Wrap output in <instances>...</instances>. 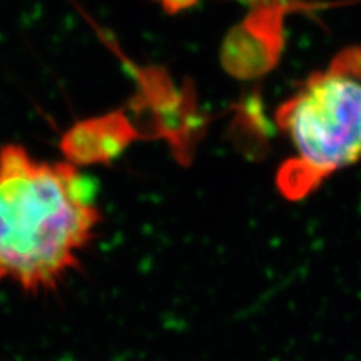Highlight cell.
<instances>
[{
  "label": "cell",
  "mask_w": 361,
  "mask_h": 361,
  "mask_svg": "<svg viewBox=\"0 0 361 361\" xmlns=\"http://www.w3.org/2000/svg\"><path fill=\"white\" fill-rule=\"evenodd\" d=\"M101 223L94 188L71 162L0 149V281L51 291L80 264Z\"/></svg>",
  "instance_id": "6da1fadb"
},
{
  "label": "cell",
  "mask_w": 361,
  "mask_h": 361,
  "mask_svg": "<svg viewBox=\"0 0 361 361\" xmlns=\"http://www.w3.org/2000/svg\"><path fill=\"white\" fill-rule=\"evenodd\" d=\"M276 121L296 151L279 171L278 186L301 200L361 159V79L341 67L316 72L279 106Z\"/></svg>",
  "instance_id": "7a4b0ae2"
},
{
  "label": "cell",
  "mask_w": 361,
  "mask_h": 361,
  "mask_svg": "<svg viewBox=\"0 0 361 361\" xmlns=\"http://www.w3.org/2000/svg\"><path fill=\"white\" fill-rule=\"evenodd\" d=\"M134 130L119 112L80 121L64 134L61 151L74 166L101 164L114 159L133 141Z\"/></svg>",
  "instance_id": "3957f363"
}]
</instances>
